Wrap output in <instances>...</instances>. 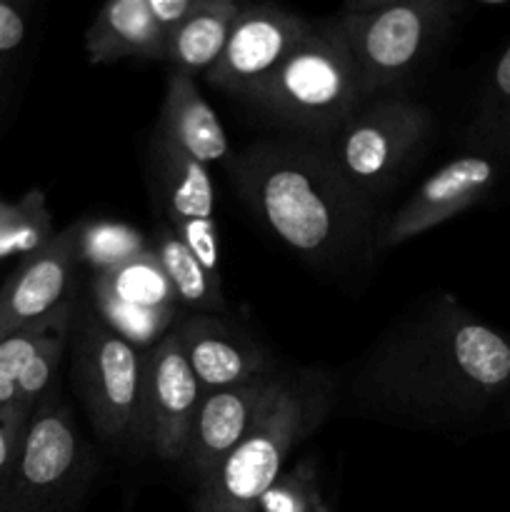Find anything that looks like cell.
Instances as JSON below:
<instances>
[{
	"mask_svg": "<svg viewBox=\"0 0 510 512\" xmlns=\"http://www.w3.org/2000/svg\"><path fill=\"white\" fill-rule=\"evenodd\" d=\"M510 380V343L450 303L390 330L353 380L370 413L415 425L448 420Z\"/></svg>",
	"mask_w": 510,
	"mask_h": 512,
	"instance_id": "obj_1",
	"label": "cell"
},
{
	"mask_svg": "<svg viewBox=\"0 0 510 512\" xmlns=\"http://www.w3.org/2000/svg\"><path fill=\"white\" fill-rule=\"evenodd\" d=\"M240 198L288 248L315 265L358 253L375 208L355 193L325 153L293 143H258L233 160Z\"/></svg>",
	"mask_w": 510,
	"mask_h": 512,
	"instance_id": "obj_2",
	"label": "cell"
},
{
	"mask_svg": "<svg viewBox=\"0 0 510 512\" xmlns=\"http://www.w3.org/2000/svg\"><path fill=\"white\" fill-rule=\"evenodd\" d=\"M328 410L330 383L325 375H290L273 408L208 478L195 485L193 512H258L263 495L283 473L285 460L320 428Z\"/></svg>",
	"mask_w": 510,
	"mask_h": 512,
	"instance_id": "obj_3",
	"label": "cell"
},
{
	"mask_svg": "<svg viewBox=\"0 0 510 512\" xmlns=\"http://www.w3.org/2000/svg\"><path fill=\"white\" fill-rule=\"evenodd\" d=\"M245 100L298 128L335 133L365 98L343 35L325 20Z\"/></svg>",
	"mask_w": 510,
	"mask_h": 512,
	"instance_id": "obj_4",
	"label": "cell"
},
{
	"mask_svg": "<svg viewBox=\"0 0 510 512\" xmlns=\"http://www.w3.org/2000/svg\"><path fill=\"white\" fill-rule=\"evenodd\" d=\"M448 0L350 3L333 18L355 60L363 98L398 88L450 23Z\"/></svg>",
	"mask_w": 510,
	"mask_h": 512,
	"instance_id": "obj_5",
	"label": "cell"
},
{
	"mask_svg": "<svg viewBox=\"0 0 510 512\" xmlns=\"http://www.w3.org/2000/svg\"><path fill=\"white\" fill-rule=\"evenodd\" d=\"M88 445L58 393L25 425L0 512H73L90 473Z\"/></svg>",
	"mask_w": 510,
	"mask_h": 512,
	"instance_id": "obj_6",
	"label": "cell"
},
{
	"mask_svg": "<svg viewBox=\"0 0 510 512\" xmlns=\"http://www.w3.org/2000/svg\"><path fill=\"white\" fill-rule=\"evenodd\" d=\"M428 125L430 115L423 105L400 98L383 100L345 120L325 155L355 193L373 200L393 188L400 170L423 143Z\"/></svg>",
	"mask_w": 510,
	"mask_h": 512,
	"instance_id": "obj_7",
	"label": "cell"
},
{
	"mask_svg": "<svg viewBox=\"0 0 510 512\" xmlns=\"http://www.w3.org/2000/svg\"><path fill=\"white\" fill-rule=\"evenodd\" d=\"M73 373L75 388L100 438L125 443L138 433L143 358L98 315L83 320Z\"/></svg>",
	"mask_w": 510,
	"mask_h": 512,
	"instance_id": "obj_8",
	"label": "cell"
},
{
	"mask_svg": "<svg viewBox=\"0 0 510 512\" xmlns=\"http://www.w3.org/2000/svg\"><path fill=\"white\" fill-rule=\"evenodd\" d=\"M203 390L180 350L175 333H168L148 358H143L138 435L165 463H183L190 428Z\"/></svg>",
	"mask_w": 510,
	"mask_h": 512,
	"instance_id": "obj_9",
	"label": "cell"
},
{
	"mask_svg": "<svg viewBox=\"0 0 510 512\" xmlns=\"http://www.w3.org/2000/svg\"><path fill=\"white\" fill-rule=\"evenodd\" d=\"M313 28L308 18L278 5H240L228 43L205 78L215 88L245 98L313 33Z\"/></svg>",
	"mask_w": 510,
	"mask_h": 512,
	"instance_id": "obj_10",
	"label": "cell"
},
{
	"mask_svg": "<svg viewBox=\"0 0 510 512\" xmlns=\"http://www.w3.org/2000/svg\"><path fill=\"white\" fill-rule=\"evenodd\" d=\"M73 325V303L0 340V415L28 423L40 403L55 395L60 363Z\"/></svg>",
	"mask_w": 510,
	"mask_h": 512,
	"instance_id": "obj_11",
	"label": "cell"
},
{
	"mask_svg": "<svg viewBox=\"0 0 510 512\" xmlns=\"http://www.w3.org/2000/svg\"><path fill=\"white\" fill-rule=\"evenodd\" d=\"M153 170L163 220L185 248L220 280V240L215 223V190L205 165L153 135Z\"/></svg>",
	"mask_w": 510,
	"mask_h": 512,
	"instance_id": "obj_12",
	"label": "cell"
},
{
	"mask_svg": "<svg viewBox=\"0 0 510 512\" xmlns=\"http://www.w3.org/2000/svg\"><path fill=\"white\" fill-rule=\"evenodd\" d=\"M288 380L290 375L270 373L235 388L205 393L200 398L183 460L195 485L208 478L238 448L240 440L273 408Z\"/></svg>",
	"mask_w": 510,
	"mask_h": 512,
	"instance_id": "obj_13",
	"label": "cell"
},
{
	"mask_svg": "<svg viewBox=\"0 0 510 512\" xmlns=\"http://www.w3.org/2000/svg\"><path fill=\"white\" fill-rule=\"evenodd\" d=\"M78 255V220L55 233L38 253L15 265L0 288V340L53 313L68 300Z\"/></svg>",
	"mask_w": 510,
	"mask_h": 512,
	"instance_id": "obj_14",
	"label": "cell"
},
{
	"mask_svg": "<svg viewBox=\"0 0 510 512\" xmlns=\"http://www.w3.org/2000/svg\"><path fill=\"white\" fill-rule=\"evenodd\" d=\"M495 168L490 160L480 155H463L450 160L448 165L430 175L418 190L408 198V203L388 220L380 245L395 248L418 235L428 233L435 225L445 223L453 215L478 203L485 190L493 185Z\"/></svg>",
	"mask_w": 510,
	"mask_h": 512,
	"instance_id": "obj_15",
	"label": "cell"
},
{
	"mask_svg": "<svg viewBox=\"0 0 510 512\" xmlns=\"http://www.w3.org/2000/svg\"><path fill=\"white\" fill-rule=\"evenodd\" d=\"M173 333L203 395L275 373L270 358L255 340L245 338L218 318L190 315L175 325Z\"/></svg>",
	"mask_w": 510,
	"mask_h": 512,
	"instance_id": "obj_16",
	"label": "cell"
},
{
	"mask_svg": "<svg viewBox=\"0 0 510 512\" xmlns=\"http://www.w3.org/2000/svg\"><path fill=\"white\" fill-rule=\"evenodd\" d=\"M155 135L178 148L200 165L223 163L230 155L228 135L218 113L200 95L193 75L170 70L165 83L163 108L158 115Z\"/></svg>",
	"mask_w": 510,
	"mask_h": 512,
	"instance_id": "obj_17",
	"label": "cell"
},
{
	"mask_svg": "<svg viewBox=\"0 0 510 512\" xmlns=\"http://www.w3.org/2000/svg\"><path fill=\"white\" fill-rule=\"evenodd\" d=\"M163 28L150 13L148 0H113L103 5L85 33V50L93 65L118 60H163Z\"/></svg>",
	"mask_w": 510,
	"mask_h": 512,
	"instance_id": "obj_18",
	"label": "cell"
},
{
	"mask_svg": "<svg viewBox=\"0 0 510 512\" xmlns=\"http://www.w3.org/2000/svg\"><path fill=\"white\" fill-rule=\"evenodd\" d=\"M238 10L240 5L233 0H203V5L183 25L168 33L163 53L165 63L193 78L200 70L208 73L228 43Z\"/></svg>",
	"mask_w": 510,
	"mask_h": 512,
	"instance_id": "obj_19",
	"label": "cell"
},
{
	"mask_svg": "<svg viewBox=\"0 0 510 512\" xmlns=\"http://www.w3.org/2000/svg\"><path fill=\"white\" fill-rule=\"evenodd\" d=\"M150 250L155 253L158 263L163 265L165 275L173 285L175 298H178V305H188V308L200 310V313H220L225 308L220 280L213 278L203 268V263L185 248L183 240L165 223L155 228Z\"/></svg>",
	"mask_w": 510,
	"mask_h": 512,
	"instance_id": "obj_20",
	"label": "cell"
},
{
	"mask_svg": "<svg viewBox=\"0 0 510 512\" xmlns=\"http://www.w3.org/2000/svg\"><path fill=\"white\" fill-rule=\"evenodd\" d=\"M93 298H110L135 308H178L173 285L150 248L118 268L95 275Z\"/></svg>",
	"mask_w": 510,
	"mask_h": 512,
	"instance_id": "obj_21",
	"label": "cell"
},
{
	"mask_svg": "<svg viewBox=\"0 0 510 512\" xmlns=\"http://www.w3.org/2000/svg\"><path fill=\"white\" fill-rule=\"evenodd\" d=\"M53 238V215L40 190H30L15 203L0 200V263L28 258Z\"/></svg>",
	"mask_w": 510,
	"mask_h": 512,
	"instance_id": "obj_22",
	"label": "cell"
},
{
	"mask_svg": "<svg viewBox=\"0 0 510 512\" xmlns=\"http://www.w3.org/2000/svg\"><path fill=\"white\" fill-rule=\"evenodd\" d=\"M148 248V240L140 230L118 223V220H78L80 263H88L95 270V275L138 258Z\"/></svg>",
	"mask_w": 510,
	"mask_h": 512,
	"instance_id": "obj_23",
	"label": "cell"
},
{
	"mask_svg": "<svg viewBox=\"0 0 510 512\" xmlns=\"http://www.w3.org/2000/svg\"><path fill=\"white\" fill-rule=\"evenodd\" d=\"M95 308L98 318L133 348L158 345L168 335L178 313V308H135L110 298H95Z\"/></svg>",
	"mask_w": 510,
	"mask_h": 512,
	"instance_id": "obj_24",
	"label": "cell"
},
{
	"mask_svg": "<svg viewBox=\"0 0 510 512\" xmlns=\"http://www.w3.org/2000/svg\"><path fill=\"white\" fill-rule=\"evenodd\" d=\"M258 512H330L313 463L303 460L295 468L283 470L260 500Z\"/></svg>",
	"mask_w": 510,
	"mask_h": 512,
	"instance_id": "obj_25",
	"label": "cell"
},
{
	"mask_svg": "<svg viewBox=\"0 0 510 512\" xmlns=\"http://www.w3.org/2000/svg\"><path fill=\"white\" fill-rule=\"evenodd\" d=\"M25 425L28 423H23V420L0 415V500H3L5 488L10 483V475H13L15 460H18L20 445H23Z\"/></svg>",
	"mask_w": 510,
	"mask_h": 512,
	"instance_id": "obj_26",
	"label": "cell"
},
{
	"mask_svg": "<svg viewBox=\"0 0 510 512\" xmlns=\"http://www.w3.org/2000/svg\"><path fill=\"white\" fill-rule=\"evenodd\" d=\"M28 33V23L18 5L0 0V58L20 48Z\"/></svg>",
	"mask_w": 510,
	"mask_h": 512,
	"instance_id": "obj_27",
	"label": "cell"
},
{
	"mask_svg": "<svg viewBox=\"0 0 510 512\" xmlns=\"http://www.w3.org/2000/svg\"><path fill=\"white\" fill-rule=\"evenodd\" d=\"M150 13L158 20V25L163 28V33H173L178 25H183L195 10L203 5V0H148Z\"/></svg>",
	"mask_w": 510,
	"mask_h": 512,
	"instance_id": "obj_28",
	"label": "cell"
},
{
	"mask_svg": "<svg viewBox=\"0 0 510 512\" xmlns=\"http://www.w3.org/2000/svg\"><path fill=\"white\" fill-rule=\"evenodd\" d=\"M493 83H495V90H498L505 100H510V48L505 50L503 58H500L498 65H495Z\"/></svg>",
	"mask_w": 510,
	"mask_h": 512,
	"instance_id": "obj_29",
	"label": "cell"
},
{
	"mask_svg": "<svg viewBox=\"0 0 510 512\" xmlns=\"http://www.w3.org/2000/svg\"><path fill=\"white\" fill-rule=\"evenodd\" d=\"M0 73H3V63H0Z\"/></svg>",
	"mask_w": 510,
	"mask_h": 512,
	"instance_id": "obj_30",
	"label": "cell"
}]
</instances>
